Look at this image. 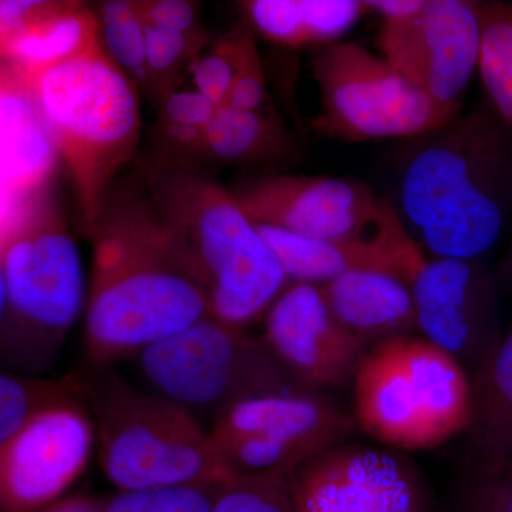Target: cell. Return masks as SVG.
Listing matches in <instances>:
<instances>
[{
    "mask_svg": "<svg viewBox=\"0 0 512 512\" xmlns=\"http://www.w3.org/2000/svg\"><path fill=\"white\" fill-rule=\"evenodd\" d=\"M52 188L2 224L0 357L6 372L49 369L86 309L82 259Z\"/></svg>",
    "mask_w": 512,
    "mask_h": 512,
    "instance_id": "cell-4",
    "label": "cell"
},
{
    "mask_svg": "<svg viewBox=\"0 0 512 512\" xmlns=\"http://www.w3.org/2000/svg\"><path fill=\"white\" fill-rule=\"evenodd\" d=\"M141 180L204 293L208 316L242 329L265 319L291 282L232 192L161 156L141 164Z\"/></svg>",
    "mask_w": 512,
    "mask_h": 512,
    "instance_id": "cell-3",
    "label": "cell"
},
{
    "mask_svg": "<svg viewBox=\"0 0 512 512\" xmlns=\"http://www.w3.org/2000/svg\"><path fill=\"white\" fill-rule=\"evenodd\" d=\"M454 512H512V471L507 467L471 468Z\"/></svg>",
    "mask_w": 512,
    "mask_h": 512,
    "instance_id": "cell-31",
    "label": "cell"
},
{
    "mask_svg": "<svg viewBox=\"0 0 512 512\" xmlns=\"http://www.w3.org/2000/svg\"><path fill=\"white\" fill-rule=\"evenodd\" d=\"M352 390L359 433L403 453L443 446L467 433L473 420L470 373L421 335L367 350Z\"/></svg>",
    "mask_w": 512,
    "mask_h": 512,
    "instance_id": "cell-6",
    "label": "cell"
},
{
    "mask_svg": "<svg viewBox=\"0 0 512 512\" xmlns=\"http://www.w3.org/2000/svg\"><path fill=\"white\" fill-rule=\"evenodd\" d=\"M212 512H298L289 474L231 476L218 487Z\"/></svg>",
    "mask_w": 512,
    "mask_h": 512,
    "instance_id": "cell-28",
    "label": "cell"
},
{
    "mask_svg": "<svg viewBox=\"0 0 512 512\" xmlns=\"http://www.w3.org/2000/svg\"><path fill=\"white\" fill-rule=\"evenodd\" d=\"M101 46L97 13L86 3L62 0L55 12L0 45V50L2 62L32 76Z\"/></svg>",
    "mask_w": 512,
    "mask_h": 512,
    "instance_id": "cell-21",
    "label": "cell"
},
{
    "mask_svg": "<svg viewBox=\"0 0 512 512\" xmlns=\"http://www.w3.org/2000/svg\"><path fill=\"white\" fill-rule=\"evenodd\" d=\"M258 224L311 238H346L379 228L393 207L356 178L268 175L229 188Z\"/></svg>",
    "mask_w": 512,
    "mask_h": 512,
    "instance_id": "cell-14",
    "label": "cell"
},
{
    "mask_svg": "<svg viewBox=\"0 0 512 512\" xmlns=\"http://www.w3.org/2000/svg\"><path fill=\"white\" fill-rule=\"evenodd\" d=\"M146 25L173 32L197 35L208 32L202 26L198 2L190 0H137Z\"/></svg>",
    "mask_w": 512,
    "mask_h": 512,
    "instance_id": "cell-33",
    "label": "cell"
},
{
    "mask_svg": "<svg viewBox=\"0 0 512 512\" xmlns=\"http://www.w3.org/2000/svg\"><path fill=\"white\" fill-rule=\"evenodd\" d=\"M265 100L264 67H262L258 46L255 45L249 50L247 60L235 80L225 106L238 110H262L261 107Z\"/></svg>",
    "mask_w": 512,
    "mask_h": 512,
    "instance_id": "cell-34",
    "label": "cell"
},
{
    "mask_svg": "<svg viewBox=\"0 0 512 512\" xmlns=\"http://www.w3.org/2000/svg\"><path fill=\"white\" fill-rule=\"evenodd\" d=\"M147 26V72L148 89L146 96L160 106L161 101L177 92L185 72L194 69L202 56V50L210 47V32L187 35Z\"/></svg>",
    "mask_w": 512,
    "mask_h": 512,
    "instance_id": "cell-25",
    "label": "cell"
},
{
    "mask_svg": "<svg viewBox=\"0 0 512 512\" xmlns=\"http://www.w3.org/2000/svg\"><path fill=\"white\" fill-rule=\"evenodd\" d=\"M393 200L410 237L436 258L483 259L512 225V131L487 101L409 138Z\"/></svg>",
    "mask_w": 512,
    "mask_h": 512,
    "instance_id": "cell-2",
    "label": "cell"
},
{
    "mask_svg": "<svg viewBox=\"0 0 512 512\" xmlns=\"http://www.w3.org/2000/svg\"><path fill=\"white\" fill-rule=\"evenodd\" d=\"M94 451L96 431L87 403L40 414L0 444V510L37 512L62 500Z\"/></svg>",
    "mask_w": 512,
    "mask_h": 512,
    "instance_id": "cell-15",
    "label": "cell"
},
{
    "mask_svg": "<svg viewBox=\"0 0 512 512\" xmlns=\"http://www.w3.org/2000/svg\"><path fill=\"white\" fill-rule=\"evenodd\" d=\"M62 0H2L0 2V45L46 18Z\"/></svg>",
    "mask_w": 512,
    "mask_h": 512,
    "instance_id": "cell-35",
    "label": "cell"
},
{
    "mask_svg": "<svg viewBox=\"0 0 512 512\" xmlns=\"http://www.w3.org/2000/svg\"><path fill=\"white\" fill-rule=\"evenodd\" d=\"M322 110L313 126L346 141L409 138L443 126L460 111L441 107L366 47L339 42L312 60Z\"/></svg>",
    "mask_w": 512,
    "mask_h": 512,
    "instance_id": "cell-9",
    "label": "cell"
},
{
    "mask_svg": "<svg viewBox=\"0 0 512 512\" xmlns=\"http://www.w3.org/2000/svg\"><path fill=\"white\" fill-rule=\"evenodd\" d=\"M255 224L274 249L291 284L325 286L349 272L377 271L397 276L410 285L427 258L396 211L375 231L346 238L303 237Z\"/></svg>",
    "mask_w": 512,
    "mask_h": 512,
    "instance_id": "cell-17",
    "label": "cell"
},
{
    "mask_svg": "<svg viewBox=\"0 0 512 512\" xmlns=\"http://www.w3.org/2000/svg\"><path fill=\"white\" fill-rule=\"evenodd\" d=\"M104 500L87 494L70 495L37 512H103Z\"/></svg>",
    "mask_w": 512,
    "mask_h": 512,
    "instance_id": "cell-37",
    "label": "cell"
},
{
    "mask_svg": "<svg viewBox=\"0 0 512 512\" xmlns=\"http://www.w3.org/2000/svg\"><path fill=\"white\" fill-rule=\"evenodd\" d=\"M87 238L93 256L84 343L92 365L137 357L207 318L204 293L143 180L111 185Z\"/></svg>",
    "mask_w": 512,
    "mask_h": 512,
    "instance_id": "cell-1",
    "label": "cell"
},
{
    "mask_svg": "<svg viewBox=\"0 0 512 512\" xmlns=\"http://www.w3.org/2000/svg\"><path fill=\"white\" fill-rule=\"evenodd\" d=\"M504 467H507V468H508V470L512 471V458H511V460H510V461H508L507 466H504Z\"/></svg>",
    "mask_w": 512,
    "mask_h": 512,
    "instance_id": "cell-39",
    "label": "cell"
},
{
    "mask_svg": "<svg viewBox=\"0 0 512 512\" xmlns=\"http://www.w3.org/2000/svg\"><path fill=\"white\" fill-rule=\"evenodd\" d=\"M410 289L419 335L456 357L473 380L504 338L495 272L483 259L427 256Z\"/></svg>",
    "mask_w": 512,
    "mask_h": 512,
    "instance_id": "cell-12",
    "label": "cell"
},
{
    "mask_svg": "<svg viewBox=\"0 0 512 512\" xmlns=\"http://www.w3.org/2000/svg\"><path fill=\"white\" fill-rule=\"evenodd\" d=\"M495 278L501 291L512 292V225L510 228V241L507 251L501 258L500 264L495 269Z\"/></svg>",
    "mask_w": 512,
    "mask_h": 512,
    "instance_id": "cell-38",
    "label": "cell"
},
{
    "mask_svg": "<svg viewBox=\"0 0 512 512\" xmlns=\"http://www.w3.org/2000/svg\"><path fill=\"white\" fill-rule=\"evenodd\" d=\"M137 359L154 392L195 416L211 414L214 421L256 397L315 392L276 357L264 336L210 316L150 346Z\"/></svg>",
    "mask_w": 512,
    "mask_h": 512,
    "instance_id": "cell-8",
    "label": "cell"
},
{
    "mask_svg": "<svg viewBox=\"0 0 512 512\" xmlns=\"http://www.w3.org/2000/svg\"><path fill=\"white\" fill-rule=\"evenodd\" d=\"M481 49L478 76L485 101L512 131V2H478Z\"/></svg>",
    "mask_w": 512,
    "mask_h": 512,
    "instance_id": "cell-24",
    "label": "cell"
},
{
    "mask_svg": "<svg viewBox=\"0 0 512 512\" xmlns=\"http://www.w3.org/2000/svg\"><path fill=\"white\" fill-rule=\"evenodd\" d=\"M352 409L322 392L256 397L215 420L212 443L232 476L292 473L322 451L353 440Z\"/></svg>",
    "mask_w": 512,
    "mask_h": 512,
    "instance_id": "cell-10",
    "label": "cell"
},
{
    "mask_svg": "<svg viewBox=\"0 0 512 512\" xmlns=\"http://www.w3.org/2000/svg\"><path fill=\"white\" fill-rule=\"evenodd\" d=\"M265 342L315 392L352 387L367 349L330 311L320 286L291 284L265 316Z\"/></svg>",
    "mask_w": 512,
    "mask_h": 512,
    "instance_id": "cell-16",
    "label": "cell"
},
{
    "mask_svg": "<svg viewBox=\"0 0 512 512\" xmlns=\"http://www.w3.org/2000/svg\"><path fill=\"white\" fill-rule=\"evenodd\" d=\"M320 288L333 315L367 349L419 335L412 289L397 276L349 272Z\"/></svg>",
    "mask_w": 512,
    "mask_h": 512,
    "instance_id": "cell-19",
    "label": "cell"
},
{
    "mask_svg": "<svg viewBox=\"0 0 512 512\" xmlns=\"http://www.w3.org/2000/svg\"><path fill=\"white\" fill-rule=\"evenodd\" d=\"M471 468H501L512 458V326L473 377V420L467 431Z\"/></svg>",
    "mask_w": 512,
    "mask_h": 512,
    "instance_id": "cell-20",
    "label": "cell"
},
{
    "mask_svg": "<svg viewBox=\"0 0 512 512\" xmlns=\"http://www.w3.org/2000/svg\"><path fill=\"white\" fill-rule=\"evenodd\" d=\"M23 76L72 177L87 237L114 178L136 153L141 128L138 86L104 46Z\"/></svg>",
    "mask_w": 512,
    "mask_h": 512,
    "instance_id": "cell-5",
    "label": "cell"
},
{
    "mask_svg": "<svg viewBox=\"0 0 512 512\" xmlns=\"http://www.w3.org/2000/svg\"><path fill=\"white\" fill-rule=\"evenodd\" d=\"M292 146L288 130L275 117L222 106L205 128L195 158L225 165L261 164L289 156Z\"/></svg>",
    "mask_w": 512,
    "mask_h": 512,
    "instance_id": "cell-22",
    "label": "cell"
},
{
    "mask_svg": "<svg viewBox=\"0 0 512 512\" xmlns=\"http://www.w3.org/2000/svg\"><path fill=\"white\" fill-rule=\"evenodd\" d=\"M157 127L205 130L218 107L198 90H177L157 107Z\"/></svg>",
    "mask_w": 512,
    "mask_h": 512,
    "instance_id": "cell-32",
    "label": "cell"
},
{
    "mask_svg": "<svg viewBox=\"0 0 512 512\" xmlns=\"http://www.w3.org/2000/svg\"><path fill=\"white\" fill-rule=\"evenodd\" d=\"M221 483L119 491L114 497L104 500L103 512H212Z\"/></svg>",
    "mask_w": 512,
    "mask_h": 512,
    "instance_id": "cell-29",
    "label": "cell"
},
{
    "mask_svg": "<svg viewBox=\"0 0 512 512\" xmlns=\"http://www.w3.org/2000/svg\"><path fill=\"white\" fill-rule=\"evenodd\" d=\"M89 379L79 375L47 379L6 372L0 375V444L40 414L63 404L87 403Z\"/></svg>",
    "mask_w": 512,
    "mask_h": 512,
    "instance_id": "cell-23",
    "label": "cell"
},
{
    "mask_svg": "<svg viewBox=\"0 0 512 512\" xmlns=\"http://www.w3.org/2000/svg\"><path fill=\"white\" fill-rule=\"evenodd\" d=\"M2 224L47 188L62 163L52 131L26 77L0 64Z\"/></svg>",
    "mask_w": 512,
    "mask_h": 512,
    "instance_id": "cell-18",
    "label": "cell"
},
{
    "mask_svg": "<svg viewBox=\"0 0 512 512\" xmlns=\"http://www.w3.org/2000/svg\"><path fill=\"white\" fill-rule=\"evenodd\" d=\"M245 19L254 32L276 45H311L305 0H249L242 3Z\"/></svg>",
    "mask_w": 512,
    "mask_h": 512,
    "instance_id": "cell-30",
    "label": "cell"
},
{
    "mask_svg": "<svg viewBox=\"0 0 512 512\" xmlns=\"http://www.w3.org/2000/svg\"><path fill=\"white\" fill-rule=\"evenodd\" d=\"M382 56L441 107L461 110V96L478 70V2L424 0L419 12L383 20Z\"/></svg>",
    "mask_w": 512,
    "mask_h": 512,
    "instance_id": "cell-13",
    "label": "cell"
},
{
    "mask_svg": "<svg viewBox=\"0 0 512 512\" xmlns=\"http://www.w3.org/2000/svg\"><path fill=\"white\" fill-rule=\"evenodd\" d=\"M96 13L104 49L147 93V26L137 0H107Z\"/></svg>",
    "mask_w": 512,
    "mask_h": 512,
    "instance_id": "cell-26",
    "label": "cell"
},
{
    "mask_svg": "<svg viewBox=\"0 0 512 512\" xmlns=\"http://www.w3.org/2000/svg\"><path fill=\"white\" fill-rule=\"evenodd\" d=\"M255 45L254 30L248 23H242L222 39L215 40L192 69L198 92L215 106H225L249 50Z\"/></svg>",
    "mask_w": 512,
    "mask_h": 512,
    "instance_id": "cell-27",
    "label": "cell"
},
{
    "mask_svg": "<svg viewBox=\"0 0 512 512\" xmlns=\"http://www.w3.org/2000/svg\"><path fill=\"white\" fill-rule=\"evenodd\" d=\"M89 383L97 456L117 490L221 483L232 476L210 430L180 403L138 390L114 373Z\"/></svg>",
    "mask_w": 512,
    "mask_h": 512,
    "instance_id": "cell-7",
    "label": "cell"
},
{
    "mask_svg": "<svg viewBox=\"0 0 512 512\" xmlns=\"http://www.w3.org/2000/svg\"><path fill=\"white\" fill-rule=\"evenodd\" d=\"M424 0H369L367 10L376 12L383 20L406 18L419 12Z\"/></svg>",
    "mask_w": 512,
    "mask_h": 512,
    "instance_id": "cell-36",
    "label": "cell"
},
{
    "mask_svg": "<svg viewBox=\"0 0 512 512\" xmlns=\"http://www.w3.org/2000/svg\"><path fill=\"white\" fill-rule=\"evenodd\" d=\"M298 512H434L429 481L407 453L346 441L289 473Z\"/></svg>",
    "mask_w": 512,
    "mask_h": 512,
    "instance_id": "cell-11",
    "label": "cell"
}]
</instances>
